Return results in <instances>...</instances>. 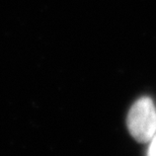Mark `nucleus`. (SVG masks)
<instances>
[{
    "label": "nucleus",
    "mask_w": 156,
    "mask_h": 156,
    "mask_svg": "<svg viewBox=\"0 0 156 156\" xmlns=\"http://www.w3.org/2000/svg\"><path fill=\"white\" fill-rule=\"evenodd\" d=\"M130 134L138 142H149L156 134V108L148 96L139 98L130 108L127 118Z\"/></svg>",
    "instance_id": "1"
},
{
    "label": "nucleus",
    "mask_w": 156,
    "mask_h": 156,
    "mask_svg": "<svg viewBox=\"0 0 156 156\" xmlns=\"http://www.w3.org/2000/svg\"><path fill=\"white\" fill-rule=\"evenodd\" d=\"M150 145H149L147 154L151 156H156V134L153 136V138L150 140Z\"/></svg>",
    "instance_id": "2"
}]
</instances>
